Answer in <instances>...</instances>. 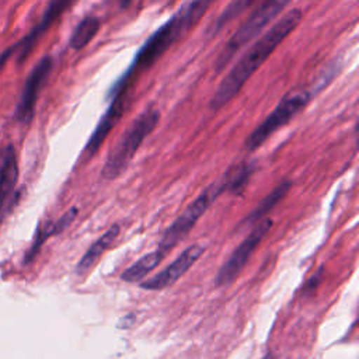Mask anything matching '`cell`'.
Segmentation results:
<instances>
[{
    "label": "cell",
    "instance_id": "obj_1",
    "mask_svg": "<svg viewBox=\"0 0 359 359\" xmlns=\"http://www.w3.org/2000/svg\"><path fill=\"white\" fill-rule=\"evenodd\" d=\"M303 13L300 8H292L264 31L254 43L243 53L236 65L219 83L215 94L209 101L212 111H219L229 104L250 80V77L266 62L273 50L292 34L300 24Z\"/></svg>",
    "mask_w": 359,
    "mask_h": 359
},
{
    "label": "cell",
    "instance_id": "obj_2",
    "mask_svg": "<svg viewBox=\"0 0 359 359\" xmlns=\"http://www.w3.org/2000/svg\"><path fill=\"white\" fill-rule=\"evenodd\" d=\"M212 3H215V0H188L167 21L153 31L137 49L128 69L111 86L108 100L128 91L129 83L136 73L149 69L154 62H157L185 31L191 29L203 17Z\"/></svg>",
    "mask_w": 359,
    "mask_h": 359
},
{
    "label": "cell",
    "instance_id": "obj_3",
    "mask_svg": "<svg viewBox=\"0 0 359 359\" xmlns=\"http://www.w3.org/2000/svg\"><path fill=\"white\" fill-rule=\"evenodd\" d=\"M160 121L158 109L149 107L142 111L132 123L126 128L121 139L108 153L105 164L101 170V175L105 180L116 178L128 167L143 140L153 132Z\"/></svg>",
    "mask_w": 359,
    "mask_h": 359
},
{
    "label": "cell",
    "instance_id": "obj_4",
    "mask_svg": "<svg viewBox=\"0 0 359 359\" xmlns=\"http://www.w3.org/2000/svg\"><path fill=\"white\" fill-rule=\"evenodd\" d=\"M290 1L292 0H261L219 52L215 62L216 72L223 70L237 52L261 35L264 29L279 17Z\"/></svg>",
    "mask_w": 359,
    "mask_h": 359
},
{
    "label": "cell",
    "instance_id": "obj_5",
    "mask_svg": "<svg viewBox=\"0 0 359 359\" xmlns=\"http://www.w3.org/2000/svg\"><path fill=\"white\" fill-rule=\"evenodd\" d=\"M311 97L313 91L309 90H299L286 94L272 109V112L248 135L244 142V147L248 151L258 149L269 136L289 123L302 109H304Z\"/></svg>",
    "mask_w": 359,
    "mask_h": 359
},
{
    "label": "cell",
    "instance_id": "obj_6",
    "mask_svg": "<svg viewBox=\"0 0 359 359\" xmlns=\"http://www.w3.org/2000/svg\"><path fill=\"white\" fill-rule=\"evenodd\" d=\"M224 188H226V182L223 178L220 182L210 184L202 194H199L198 198L165 230L157 250L165 254V251L175 247L177 243L189 233V230L195 226L198 219L208 210V208L222 194Z\"/></svg>",
    "mask_w": 359,
    "mask_h": 359
},
{
    "label": "cell",
    "instance_id": "obj_7",
    "mask_svg": "<svg viewBox=\"0 0 359 359\" xmlns=\"http://www.w3.org/2000/svg\"><path fill=\"white\" fill-rule=\"evenodd\" d=\"M53 69V57L50 55H45L41 57L35 66L31 69L29 74L25 79L21 94L18 97V102L15 107V119L27 125L32 121L35 115V108L38 102V97L46 84Z\"/></svg>",
    "mask_w": 359,
    "mask_h": 359
},
{
    "label": "cell",
    "instance_id": "obj_8",
    "mask_svg": "<svg viewBox=\"0 0 359 359\" xmlns=\"http://www.w3.org/2000/svg\"><path fill=\"white\" fill-rule=\"evenodd\" d=\"M271 227H272L271 219H261L258 222V224L250 231V234L241 241V244L233 251L229 259L219 269L215 279L216 286H227L237 278V275L245 266L254 250L258 247V244L261 243V240L264 238V236L268 233Z\"/></svg>",
    "mask_w": 359,
    "mask_h": 359
},
{
    "label": "cell",
    "instance_id": "obj_9",
    "mask_svg": "<svg viewBox=\"0 0 359 359\" xmlns=\"http://www.w3.org/2000/svg\"><path fill=\"white\" fill-rule=\"evenodd\" d=\"M72 1L73 0H49L46 8L41 15V20L35 24V27H32V29L22 39L11 45L13 56L18 63H22L29 56L38 41L60 18V15L69 8Z\"/></svg>",
    "mask_w": 359,
    "mask_h": 359
},
{
    "label": "cell",
    "instance_id": "obj_10",
    "mask_svg": "<svg viewBox=\"0 0 359 359\" xmlns=\"http://www.w3.org/2000/svg\"><path fill=\"white\" fill-rule=\"evenodd\" d=\"M203 247L199 244H192L187 247L168 266L140 282L142 289L147 290H161L174 285L202 255Z\"/></svg>",
    "mask_w": 359,
    "mask_h": 359
},
{
    "label": "cell",
    "instance_id": "obj_11",
    "mask_svg": "<svg viewBox=\"0 0 359 359\" xmlns=\"http://www.w3.org/2000/svg\"><path fill=\"white\" fill-rule=\"evenodd\" d=\"M126 93L128 91L121 93V94L109 98V105H108L105 114L100 119L98 125L95 126L93 135L90 136V139H88V142L86 144V153L88 156H93V154L97 153V150L104 143V140L108 136V133L111 132V129L121 119V116H122V114L125 111V105H126Z\"/></svg>",
    "mask_w": 359,
    "mask_h": 359
},
{
    "label": "cell",
    "instance_id": "obj_12",
    "mask_svg": "<svg viewBox=\"0 0 359 359\" xmlns=\"http://www.w3.org/2000/svg\"><path fill=\"white\" fill-rule=\"evenodd\" d=\"M17 181L18 163L15 149L13 144H4L0 147V219L15 191Z\"/></svg>",
    "mask_w": 359,
    "mask_h": 359
},
{
    "label": "cell",
    "instance_id": "obj_13",
    "mask_svg": "<svg viewBox=\"0 0 359 359\" xmlns=\"http://www.w3.org/2000/svg\"><path fill=\"white\" fill-rule=\"evenodd\" d=\"M119 231H121L119 224H112L100 238H97V241H94L90 245V248L84 252V255L79 261L76 266V272L79 275L86 273L97 262V259L102 255V252L115 241V238L119 236Z\"/></svg>",
    "mask_w": 359,
    "mask_h": 359
},
{
    "label": "cell",
    "instance_id": "obj_14",
    "mask_svg": "<svg viewBox=\"0 0 359 359\" xmlns=\"http://www.w3.org/2000/svg\"><path fill=\"white\" fill-rule=\"evenodd\" d=\"M101 28V20L97 15H86L83 20L79 21V24L74 27L70 39H69V45L72 49L74 50H80L83 48H86L97 35V32Z\"/></svg>",
    "mask_w": 359,
    "mask_h": 359
},
{
    "label": "cell",
    "instance_id": "obj_15",
    "mask_svg": "<svg viewBox=\"0 0 359 359\" xmlns=\"http://www.w3.org/2000/svg\"><path fill=\"white\" fill-rule=\"evenodd\" d=\"M163 257H164V254L160 250L146 254L144 257L137 259L135 264H132L129 268H126L122 272L121 279L125 282H129V283L143 280L160 264Z\"/></svg>",
    "mask_w": 359,
    "mask_h": 359
},
{
    "label": "cell",
    "instance_id": "obj_16",
    "mask_svg": "<svg viewBox=\"0 0 359 359\" xmlns=\"http://www.w3.org/2000/svg\"><path fill=\"white\" fill-rule=\"evenodd\" d=\"M292 182L290 181H283L280 182L272 192H269L257 206L255 209L245 217V223H255L257 220H259L264 215H266L271 209H273V206H276L287 194V191L290 189Z\"/></svg>",
    "mask_w": 359,
    "mask_h": 359
},
{
    "label": "cell",
    "instance_id": "obj_17",
    "mask_svg": "<svg viewBox=\"0 0 359 359\" xmlns=\"http://www.w3.org/2000/svg\"><path fill=\"white\" fill-rule=\"evenodd\" d=\"M261 0H231L227 7L222 11V14L217 17L216 22L212 25L210 34H217L224 25L231 22L236 17H238L241 13H244L247 8H251L257 6Z\"/></svg>",
    "mask_w": 359,
    "mask_h": 359
},
{
    "label": "cell",
    "instance_id": "obj_18",
    "mask_svg": "<svg viewBox=\"0 0 359 359\" xmlns=\"http://www.w3.org/2000/svg\"><path fill=\"white\" fill-rule=\"evenodd\" d=\"M77 212H79V209L76 208V206H73L72 209H69L63 216H60L55 223H52L50 226H48L46 229H43V230H41L39 233H38V237H36V240H35V243H34V245H32V248L29 250V255H32V254H35V251L38 250V247L48 238V237H50V236H53V234H57V233H60V231H63L74 219H76V216H77Z\"/></svg>",
    "mask_w": 359,
    "mask_h": 359
},
{
    "label": "cell",
    "instance_id": "obj_19",
    "mask_svg": "<svg viewBox=\"0 0 359 359\" xmlns=\"http://www.w3.org/2000/svg\"><path fill=\"white\" fill-rule=\"evenodd\" d=\"M250 175H251V167L248 163L233 165L223 177L226 182V188L233 194H240L245 188Z\"/></svg>",
    "mask_w": 359,
    "mask_h": 359
},
{
    "label": "cell",
    "instance_id": "obj_20",
    "mask_svg": "<svg viewBox=\"0 0 359 359\" xmlns=\"http://www.w3.org/2000/svg\"><path fill=\"white\" fill-rule=\"evenodd\" d=\"M11 57H13L11 46H10V48H7L6 50H3V52L0 53V72H1V69L6 66V63H7Z\"/></svg>",
    "mask_w": 359,
    "mask_h": 359
},
{
    "label": "cell",
    "instance_id": "obj_21",
    "mask_svg": "<svg viewBox=\"0 0 359 359\" xmlns=\"http://www.w3.org/2000/svg\"><path fill=\"white\" fill-rule=\"evenodd\" d=\"M132 1H133V0H118V3H119V7H121V8H126Z\"/></svg>",
    "mask_w": 359,
    "mask_h": 359
},
{
    "label": "cell",
    "instance_id": "obj_22",
    "mask_svg": "<svg viewBox=\"0 0 359 359\" xmlns=\"http://www.w3.org/2000/svg\"><path fill=\"white\" fill-rule=\"evenodd\" d=\"M262 359H275V358H273V355H272V353H266Z\"/></svg>",
    "mask_w": 359,
    "mask_h": 359
}]
</instances>
